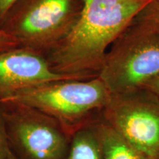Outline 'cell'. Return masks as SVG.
Instances as JSON below:
<instances>
[{"label":"cell","instance_id":"8992f818","mask_svg":"<svg viewBox=\"0 0 159 159\" xmlns=\"http://www.w3.org/2000/svg\"><path fill=\"white\" fill-rule=\"evenodd\" d=\"M102 119L131 145L159 159V97L144 88L111 94Z\"/></svg>","mask_w":159,"mask_h":159},{"label":"cell","instance_id":"5b68a950","mask_svg":"<svg viewBox=\"0 0 159 159\" xmlns=\"http://www.w3.org/2000/svg\"><path fill=\"white\" fill-rule=\"evenodd\" d=\"M9 150L16 159H65L71 136L56 119L33 107L0 101Z\"/></svg>","mask_w":159,"mask_h":159},{"label":"cell","instance_id":"9a60e30c","mask_svg":"<svg viewBox=\"0 0 159 159\" xmlns=\"http://www.w3.org/2000/svg\"><path fill=\"white\" fill-rule=\"evenodd\" d=\"M7 159H16V158L13 156V155L12 154L11 152V151H10V153L8 155V157H7Z\"/></svg>","mask_w":159,"mask_h":159},{"label":"cell","instance_id":"5bb4252c","mask_svg":"<svg viewBox=\"0 0 159 159\" xmlns=\"http://www.w3.org/2000/svg\"><path fill=\"white\" fill-rule=\"evenodd\" d=\"M17 1L18 0H0V25L6 13Z\"/></svg>","mask_w":159,"mask_h":159},{"label":"cell","instance_id":"8fae6325","mask_svg":"<svg viewBox=\"0 0 159 159\" xmlns=\"http://www.w3.org/2000/svg\"><path fill=\"white\" fill-rule=\"evenodd\" d=\"M10 150L6 136L2 105L0 104V159H7Z\"/></svg>","mask_w":159,"mask_h":159},{"label":"cell","instance_id":"6da1fadb","mask_svg":"<svg viewBox=\"0 0 159 159\" xmlns=\"http://www.w3.org/2000/svg\"><path fill=\"white\" fill-rule=\"evenodd\" d=\"M76 25L44 57L55 74L95 78L108 49L151 0H83Z\"/></svg>","mask_w":159,"mask_h":159},{"label":"cell","instance_id":"3957f363","mask_svg":"<svg viewBox=\"0 0 159 159\" xmlns=\"http://www.w3.org/2000/svg\"><path fill=\"white\" fill-rule=\"evenodd\" d=\"M83 5V0H18L0 30L13 37L19 48L44 57L70 33Z\"/></svg>","mask_w":159,"mask_h":159},{"label":"cell","instance_id":"7c38bea8","mask_svg":"<svg viewBox=\"0 0 159 159\" xmlns=\"http://www.w3.org/2000/svg\"><path fill=\"white\" fill-rule=\"evenodd\" d=\"M19 48L17 41L11 35L0 30V52Z\"/></svg>","mask_w":159,"mask_h":159},{"label":"cell","instance_id":"30bf717a","mask_svg":"<svg viewBox=\"0 0 159 159\" xmlns=\"http://www.w3.org/2000/svg\"><path fill=\"white\" fill-rule=\"evenodd\" d=\"M134 21L159 33V0H151Z\"/></svg>","mask_w":159,"mask_h":159},{"label":"cell","instance_id":"277c9868","mask_svg":"<svg viewBox=\"0 0 159 159\" xmlns=\"http://www.w3.org/2000/svg\"><path fill=\"white\" fill-rule=\"evenodd\" d=\"M159 75V33L133 21L108 50L99 77L111 94L142 88Z\"/></svg>","mask_w":159,"mask_h":159},{"label":"cell","instance_id":"4fadbf2b","mask_svg":"<svg viewBox=\"0 0 159 159\" xmlns=\"http://www.w3.org/2000/svg\"><path fill=\"white\" fill-rule=\"evenodd\" d=\"M142 88L148 89L159 97V75L145 83Z\"/></svg>","mask_w":159,"mask_h":159},{"label":"cell","instance_id":"52a82bcc","mask_svg":"<svg viewBox=\"0 0 159 159\" xmlns=\"http://www.w3.org/2000/svg\"><path fill=\"white\" fill-rule=\"evenodd\" d=\"M61 80L75 79L52 72L43 56L21 48L0 52V101L21 89Z\"/></svg>","mask_w":159,"mask_h":159},{"label":"cell","instance_id":"9c48e42d","mask_svg":"<svg viewBox=\"0 0 159 159\" xmlns=\"http://www.w3.org/2000/svg\"><path fill=\"white\" fill-rule=\"evenodd\" d=\"M104 159H154L119 136L101 118L99 122Z\"/></svg>","mask_w":159,"mask_h":159},{"label":"cell","instance_id":"ba28073f","mask_svg":"<svg viewBox=\"0 0 159 159\" xmlns=\"http://www.w3.org/2000/svg\"><path fill=\"white\" fill-rule=\"evenodd\" d=\"M99 120L72 135L69 153L65 159H104Z\"/></svg>","mask_w":159,"mask_h":159},{"label":"cell","instance_id":"7a4b0ae2","mask_svg":"<svg viewBox=\"0 0 159 159\" xmlns=\"http://www.w3.org/2000/svg\"><path fill=\"white\" fill-rule=\"evenodd\" d=\"M111 96L99 77L90 80H61L21 89L2 101L33 107L61 124L70 136L97 122Z\"/></svg>","mask_w":159,"mask_h":159}]
</instances>
